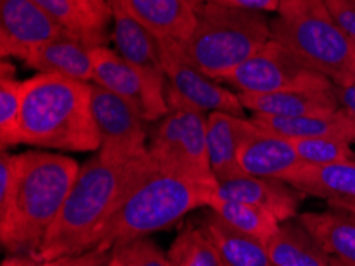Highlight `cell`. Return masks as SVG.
Masks as SVG:
<instances>
[{
    "instance_id": "cell-24",
    "label": "cell",
    "mask_w": 355,
    "mask_h": 266,
    "mask_svg": "<svg viewBox=\"0 0 355 266\" xmlns=\"http://www.w3.org/2000/svg\"><path fill=\"white\" fill-rule=\"evenodd\" d=\"M204 230L217 246L225 266H274L266 244L238 231L212 210L206 215Z\"/></svg>"
},
{
    "instance_id": "cell-22",
    "label": "cell",
    "mask_w": 355,
    "mask_h": 266,
    "mask_svg": "<svg viewBox=\"0 0 355 266\" xmlns=\"http://www.w3.org/2000/svg\"><path fill=\"white\" fill-rule=\"evenodd\" d=\"M298 222L328 255L355 263V214L331 208L301 214Z\"/></svg>"
},
{
    "instance_id": "cell-37",
    "label": "cell",
    "mask_w": 355,
    "mask_h": 266,
    "mask_svg": "<svg viewBox=\"0 0 355 266\" xmlns=\"http://www.w3.org/2000/svg\"><path fill=\"white\" fill-rule=\"evenodd\" d=\"M2 266H45V263L32 255H13V257L5 258Z\"/></svg>"
},
{
    "instance_id": "cell-11",
    "label": "cell",
    "mask_w": 355,
    "mask_h": 266,
    "mask_svg": "<svg viewBox=\"0 0 355 266\" xmlns=\"http://www.w3.org/2000/svg\"><path fill=\"white\" fill-rule=\"evenodd\" d=\"M109 5L114 19L112 39L115 42L116 53L142 77L161 120L169 112V106L166 99L168 80H166L158 39L126 12L120 0H109Z\"/></svg>"
},
{
    "instance_id": "cell-20",
    "label": "cell",
    "mask_w": 355,
    "mask_h": 266,
    "mask_svg": "<svg viewBox=\"0 0 355 266\" xmlns=\"http://www.w3.org/2000/svg\"><path fill=\"white\" fill-rule=\"evenodd\" d=\"M238 94L242 106L263 115L308 117L328 115L340 110V102L333 93V88L325 91H285L272 94Z\"/></svg>"
},
{
    "instance_id": "cell-34",
    "label": "cell",
    "mask_w": 355,
    "mask_h": 266,
    "mask_svg": "<svg viewBox=\"0 0 355 266\" xmlns=\"http://www.w3.org/2000/svg\"><path fill=\"white\" fill-rule=\"evenodd\" d=\"M107 258V252L91 249L78 255H67L59 257L51 262H45V266H102Z\"/></svg>"
},
{
    "instance_id": "cell-33",
    "label": "cell",
    "mask_w": 355,
    "mask_h": 266,
    "mask_svg": "<svg viewBox=\"0 0 355 266\" xmlns=\"http://www.w3.org/2000/svg\"><path fill=\"white\" fill-rule=\"evenodd\" d=\"M72 2L77 5L86 18L93 21L101 29L107 31L109 19H112L109 0H72Z\"/></svg>"
},
{
    "instance_id": "cell-26",
    "label": "cell",
    "mask_w": 355,
    "mask_h": 266,
    "mask_svg": "<svg viewBox=\"0 0 355 266\" xmlns=\"http://www.w3.org/2000/svg\"><path fill=\"white\" fill-rule=\"evenodd\" d=\"M0 147L19 145V115L23 81L15 78V67L7 59L0 66Z\"/></svg>"
},
{
    "instance_id": "cell-10",
    "label": "cell",
    "mask_w": 355,
    "mask_h": 266,
    "mask_svg": "<svg viewBox=\"0 0 355 266\" xmlns=\"http://www.w3.org/2000/svg\"><path fill=\"white\" fill-rule=\"evenodd\" d=\"M91 113L101 140L98 155L102 158L129 161L148 153L145 118L123 97L91 83Z\"/></svg>"
},
{
    "instance_id": "cell-39",
    "label": "cell",
    "mask_w": 355,
    "mask_h": 266,
    "mask_svg": "<svg viewBox=\"0 0 355 266\" xmlns=\"http://www.w3.org/2000/svg\"><path fill=\"white\" fill-rule=\"evenodd\" d=\"M330 266H355V263L347 262V260L338 258V257H331L330 255Z\"/></svg>"
},
{
    "instance_id": "cell-19",
    "label": "cell",
    "mask_w": 355,
    "mask_h": 266,
    "mask_svg": "<svg viewBox=\"0 0 355 266\" xmlns=\"http://www.w3.org/2000/svg\"><path fill=\"white\" fill-rule=\"evenodd\" d=\"M250 120L265 131L287 139L328 138L346 142L355 140V124L343 108L328 115L308 117H274L254 113Z\"/></svg>"
},
{
    "instance_id": "cell-21",
    "label": "cell",
    "mask_w": 355,
    "mask_h": 266,
    "mask_svg": "<svg viewBox=\"0 0 355 266\" xmlns=\"http://www.w3.org/2000/svg\"><path fill=\"white\" fill-rule=\"evenodd\" d=\"M303 194L327 201L355 203V163L303 165L282 178Z\"/></svg>"
},
{
    "instance_id": "cell-17",
    "label": "cell",
    "mask_w": 355,
    "mask_h": 266,
    "mask_svg": "<svg viewBox=\"0 0 355 266\" xmlns=\"http://www.w3.org/2000/svg\"><path fill=\"white\" fill-rule=\"evenodd\" d=\"M238 163L247 176L281 181L304 165L292 140L265 131L260 126H257V131L241 145Z\"/></svg>"
},
{
    "instance_id": "cell-12",
    "label": "cell",
    "mask_w": 355,
    "mask_h": 266,
    "mask_svg": "<svg viewBox=\"0 0 355 266\" xmlns=\"http://www.w3.org/2000/svg\"><path fill=\"white\" fill-rule=\"evenodd\" d=\"M64 29L32 0H0V54L2 59L28 58Z\"/></svg>"
},
{
    "instance_id": "cell-7",
    "label": "cell",
    "mask_w": 355,
    "mask_h": 266,
    "mask_svg": "<svg viewBox=\"0 0 355 266\" xmlns=\"http://www.w3.org/2000/svg\"><path fill=\"white\" fill-rule=\"evenodd\" d=\"M169 112L152 134L148 153L159 167L202 182H215L207 151V115L168 101Z\"/></svg>"
},
{
    "instance_id": "cell-9",
    "label": "cell",
    "mask_w": 355,
    "mask_h": 266,
    "mask_svg": "<svg viewBox=\"0 0 355 266\" xmlns=\"http://www.w3.org/2000/svg\"><path fill=\"white\" fill-rule=\"evenodd\" d=\"M161 59L168 80L166 99L196 108L199 112H225L244 118L245 107L239 94L231 93L222 85L215 83L201 70L193 66L182 50L180 43L171 39H158Z\"/></svg>"
},
{
    "instance_id": "cell-38",
    "label": "cell",
    "mask_w": 355,
    "mask_h": 266,
    "mask_svg": "<svg viewBox=\"0 0 355 266\" xmlns=\"http://www.w3.org/2000/svg\"><path fill=\"white\" fill-rule=\"evenodd\" d=\"M328 206L333 209H344L355 214V203H344V201H328Z\"/></svg>"
},
{
    "instance_id": "cell-6",
    "label": "cell",
    "mask_w": 355,
    "mask_h": 266,
    "mask_svg": "<svg viewBox=\"0 0 355 266\" xmlns=\"http://www.w3.org/2000/svg\"><path fill=\"white\" fill-rule=\"evenodd\" d=\"M270 27L271 39L303 58L335 85L355 81V45L335 23L325 0H282Z\"/></svg>"
},
{
    "instance_id": "cell-14",
    "label": "cell",
    "mask_w": 355,
    "mask_h": 266,
    "mask_svg": "<svg viewBox=\"0 0 355 266\" xmlns=\"http://www.w3.org/2000/svg\"><path fill=\"white\" fill-rule=\"evenodd\" d=\"M214 193L217 197L241 201V203L254 204L270 210L281 224L297 217L301 199H303V193L281 178L252 176L217 182Z\"/></svg>"
},
{
    "instance_id": "cell-28",
    "label": "cell",
    "mask_w": 355,
    "mask_h": 266,
    "mask_svg": "<svg viewBox=\"0 0 355 266\" xmlns=\"http://www.w3.org/2000/svg\"><path fill=\"white\" fill-rule=\"evenodd\" d=\"M32 2L39 5L64 31L72 32L93 47L105 45L107 31L101 29L93 21L86 18L72 0H32Z\"/></svg>"
},
{
    "instance_id": "cell-36",
    "label": "cell",
    "mask_w": 355,
    "mask_h": 266,
    "mask_svg": "<svg viewBox=\"0 0 355 266\" xmlns=\"http://www.w3.org/2000/svg\"><path fill=\"white\" fill-rule=\"evenodd\" d=\"M333 93H335L340 108L351 117L355 124V81L347 85H335L333 83Z\"/></svg>"
},
{
    "instance_id": "cell-31",
    "label": "cell",
    "mask_w": 355,
    "mask_h": 266,
    "mask_svg": "<svg viewBox=\"0 0 355 266\" xmlns=\"http://www.w3.org/2000/svg\"><path fill=\"white\" fill-rule=\"evenodd\" d=\"M23 155H12L2 150L0 155V215L8 209L15 190L18 187Z\"/></svg>"
},
{
    "instance_id": "cell-8",
    "label": "cell",
    "mask_w": 355,
    "mask_h": 266,
    "mask_svg": "<svg viewBox=\"0 0 355 266\" xmlns=\"http://www.w3.org/2000/svg\"><path fill=\"white\" fill-rule=\"evenodd\" d=\"M222 81L239 93L272 94L285 91H325L333 81L277 40L270 39L254 56Z\"/></svg>"
},
{
    "instance_id": "cell-1",
    "label": "cell",
    "mask_w": 355,
    "mask_h": 266,
    "mask_svg": "<svg viewBox=\"0 0 355 266\" xmlns=\"http://www.w3.org/2000/svg\"><path fill=\"white\" fill-rule=\"evenodd\" d=\"M155 167L150 153L129 161L93 156L80 167L61 213L32 257L45 263L91 251L110 217Z\"/></svg>"
},
{
    "instance_id": "cell-5",
    "label": "cell",
    "mask_w": 355,
    "mask_h": 266,
    "mask_svg": "<svg viewBox=\"0 0 355 266\" xmlns=\"http://www.w3.org/2000/svg\"><path fill=\"white\" fill-rule=\"evenodd\" d=\"M270 39V21L261 12L206 2L195 31L180 47L204 75L223 80Z\"/></svg>"
},
{
    "instance_id": "cell-3",
    "label": "cell",
    "mask_w": 355,
    "mask_h": 266,
    "mask_svg": "<svg viewBox=\"0 0 355 266\" xmlns=\"http://www.w3.org/2000/svg\"><path fill=\"white\" fill-rule=\"evenodd\" d=\"M78 163L46 151H26L18 187L0 215V241L13 255H34L71 193Z\"/></svg>"
},
{
    "instance_id": "cell-29",
    "label": "cell",
    "mask_w": 355,
    "mask_h": 266,
    "mask_svg": "<svg viewBox=\"0 0 355 266\" xmlns=\"http://www.w3.org/2000/svg\"><path fill=\"white\" fill-rule=\"evenodd\" d=\"M290 140L304 165H335V163H351L354 158L351 142H346V140L328 138Z\"/></svg>"
},
{
    "instance_id": "cell-32",
    "label": "cell",
    "mask_w": 355,
    "mask_h": 266,
    "mask_svg": "<svg viewBox=\"0 0 355 266\" xmlns=\"http://www.w3.org/2000/svg\"><path fill=\"white\" fill-rule=\"evenodd\" d=\"M328 12L355 45V0H325Z\"/></svg>"
},
{
    "instance_id": "cell-40",
    "label": "cell",
    "mask_w": 355,
    "mask_h": 266,
    "mask_svg": "<svg viewBox=\"0 0 355 266\" xmlns=\"http://www.w3.org/2000/svg\"><path fill=\"white\" fill-rule=\"evenodd\" d=\"M107 266H121L120 260H118V257L115 253H112V258L109 260V263H107Z\"/></svg>"
},
{
    "instance_id": "cell-13",
    "label": "cell",
    "mask_w": 355,
    "mask_h": 266,
    "mask_svg": "<svg viewBox=\"0 0 355 266\" xmlns=\"http://www.w3.org/2000/svg\"><path fill=\"white\" fill-rule=\"evenodd\" d=\"M126 12L157 39L184 43L198 23L204 0H120Z\"/></svg>"
},
{
    "instance_id": "cell-2",
    "label": "cell",
    "mask_w": 355,
    "mask_h": 266,
    "mask_svg": "<svg viewBox=\"0 0 355 266\" xmlns=\"http://www.w3.org/2000/svg\"><path fill=\"white\" fill-rule=\"evenodd\" d=\"M19 144L64 151L99 150L91 83L56 74L23 81Z\"/></svg>"
},
{
    "instance_id": "cell-15",
    "label": "cell",
    "mask_w": 355,
    "mask_h": 266,
    "mask_svg": "<svg viewBox=\"0 0 355 266\" xmlns=\"http://www.w3.org/2000/svg\"><path fill=\"white\" fill-rule=\"evenodd\" d=\"M93 58V81L110 93L123 97L142 113L145 122H158L153 102L144 80L131 64H128L116 51L101 45L91 50Z\"/></svg>"
},
{
    "instance_id": "cell-27",
    "label": "cell",
    "mask_w": 355,
    "mask_h": 266,
    "mask_svg": "<svg viewBox=\"0 0 355 266\" xmlns=\"http://www.w3.org/2000/svg\"><path fill=\"white\" fill-rule=\"evenodd\" d=\"M172 266H225L222 255L206 230L187 226L168 253Z\"/></svg>"
},
{
    "instance_id": "cell-30",
    "label": "cell",
    "mask_w": 355,
    "mask_h": 266,
    "mask_svg": "<svg viewBox=\"0 0 355 266\" xmlns=\"http://www.w3.org/2000/svg\"><path fill=\"white\" fill-rule=\"evenodd\" d=\"M112 253L116 255L121 266H172L168 255L147 236L118 246Z\"/></svg>"
},
{
    "instance_id": "cell-25",
    "label": "cell",
    "mask_w": 355,
    "mask_h": 266,
    "mask_svg": "<svg viewBox=\"0 0 355 266\" xmlns=\"http://www.w3.org/2000/svg\"><path fill=\"white\" fill-rule=\"evenodd\" d=\"M207 208L217 214L220 219L227 222L228 225L252 238H257L263 244L270 241L281 226V222L270 210L261 209L254 204L217 197L215 193H212L211 199H209Z\"/></svg>"
},
{
    "instance_id": "cell-16",
    "label": "cell",
    "mask_w": 355,
    "mask_h": 266,
    "mask_svg": "<svg viewBox=\"0 0 355 266\" xmlns=\"http://www.w3.org/2000/svg\"><path fill=\"white\" fill-rule=\"evenodd\" d=\"M257 131V124L225 112L207 115V151L211 169L217 182L231 181L247 174L241 169L238 153L241 145Z\"/></svg>"
},
{
    "instance_id": "cell-18",
    "label": "cell",
    "mask_w": 355,
    "mask_h": 266,
    "mask_svg": "<svg viewBox=\"0 0 355 266\" xmlns=\"http://www.w3.org/2000/svg\"><path fill=\"white\" fill-rule=\"evenodd\" d=\"M93 45L72 32L64 31L56 39L42 45L26 61V66L39 74H56L80 81H93Z\"/></svg>"
},
{
    "instance_id": "cell-4",
    "label": "cell",
    "mask_w": 355,
    "mask_h": 266,
    "mask_svg": "<svg viewBox=\"0 0 355 266\" xmlns=\"http://www.w3.org/2000/svg\"><path fill=\"white\" fill-rule=\"evenodd\" d=\"M215 187L217 181H196L157 165L110 217L93 249L109 252L171 226L190 210L207 208Z\"/></svg>"
},
{
    "instance_id": "cell-23",
    "label": "cell",
    "mask_w": 355,
    "mask_h": 266,
    "mask_svg": "<svg viewBox=\"0 0 355 266\" xmlns=\"http://www.w3.org/2000/svg\"><path fill=\"white\" fill-rule=\"evenodd\" d=\"M266 251L274 266H330V255L300 222H282Z\"/></svg>"
},
{
    "instance_id": "cell-35",
    "label": "cell",
    "mask_w": 355,
    "mask_h": 266,
    "mask_svg": "<svg viewBox=\"0 0 355 266\" xmlns=\"http://www.w3.org/2000/svg\"><path fill=\"white\" fill-rule=\"evenodd\" d=\"M206 2L230 5V7H238L245 10H255V12H277L281 7L282 0H206Z\"/></svg>"
}]
</instances>
